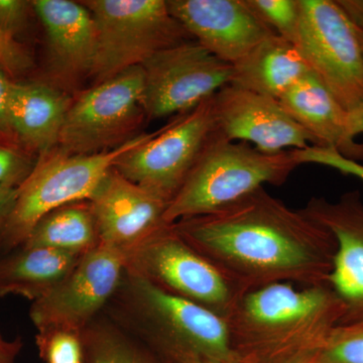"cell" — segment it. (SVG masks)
I'll use <instances>...</instances> for the list:
<instances>
[{"label":"cell","mask_w":363,"mask_h":363,"mask_svg":"<svg viewBox=\"0 0 363 363\" xmlns=\"http://www.w3.org/2000/svg\"><path fill=\"white\" fill-rule=\"evenodd\" d=\"M298 48L346 111L363 105V51L357 28L336 0H300Z\"/></svg>","instance_id":"9c48e42d"},{"label":"cell","mask_w":363,"mask_h":363,"mask_svg":"<svg viewBox=\"0 0 363 363\" xmlns=\"http://www.w3.org/2000/svg\"><path fill=\"white\" fill-rule=\"evenodd\" d=\"M152 133L136 135L121 147L100 154L73 156L57 150L40 157L18 187L16 203L0 234V247L13 252L21 247L45 215L72 203L89 201L117 160L149 140Z\"/></svg>","instance_id":"5b68a950"},{"label":"cell","mask_w":363,"mask_h":363,"mask_svg":"<svg viewBox=\"0 0 363 363\" xmlns=\"http://www.w3.org/2000/svg\"><path fill=\"white\" fill-rule=\"evenodd\" d=\"M294 363H328L322 359L319 354L312 355V357L303 358V359L298 360Z\"/></svg>","instance_id":"8d00e7d4"},{"label":"cell","mask_w":363,"mask_h":363,"mask_svg":"<svg viewBox=\"0 0 363 363\" xmlns=\"http://www.w3.org/2000/svg\"><path fill=\"white\" fill-rule=\"evenodd\" d=\"M145 117V73L142 66L133 67L98 83L72 102L58 150L86 156L116 149L135 138L131 133Z\"/></svg>","instance_id":"ba28073f"},{"label":"cell","mask_w":363,"mask_h":363,"mask_svg":"<svg viewBox=\"0 0 363 363\" xmlns=\"http://www.w3.org/2000/svg\"><path fill=\"white\" fill-rule=\"evenodd\" d=\"M99 245L89 201L72 203L43 217L20 247H43L83 255Z\"/></svg>","instance_id":"7402d4cb"},{"label":"cell","mask_w":363,"mask_h":363,"mask_svg":"<svg viewBox=\"0 0 363 363\" xmlns=\"http://www.w3.org/2000/svg\"><path fill=\"white\" fill-rule=\"evenodd\" d=\"M212 104L215 133L229 142L252 143L267 154L317 147L274 98L229 84L213 95Z\"/></svg>","instance_id":"4fadbf2b"},{"label":"cell","mask_w":363,"mask_h":363,"mask_svg":"<svg viewBox=\"0 0 363 363\" xmlns=\"http://www.w3.org/2000/svg\"><path fill=\"white\" fill-rule=\"evenodd\" d=\"M279 104L305 130L317 147H331L348 159H363V143L350 135V112L338 104L313 72L286 91Z\"/></svg>","instance_id":"ac0fdd59"},{"label":"cell","mask_w":363,"mask_h":363,"mask_svg":"<svg viewBox=\"0 0 363 363\" xmlns=\"http://www.w3.org/2000/svg\"><path fill=\"white\" fill-rule=\"evenodd\" d=\"M350 135L353 138L363 133V105L350 112Z\"/></svg>","instance_id":"d590c367"},{"label":"cell","mask_w":363,"mask_h":363,"mask_svg":"<svg viewBox=\"0 0 363 363\" xmlns=\"http://www.w3.org/2000/svg\"><path fill=\"white\" fill-rule=\"evenodd\" d=\"M164 355L174 363H241L238 359H212V358L198 357V355L185 352H169Z\"/></svg>","instance_id":"836d02e7"},{"label":"cell","mask_w":363,"mask_h":363,"mask_svg":"<svg viewBox=\"0 0 363 363\" xmlns=\"http://www.w3.org/2000/svg\"><path fill=\"white\" fill-rule=\"evenodd\" d=\"M71 101L63 93L40 83L11 81L7 117L13 138L40 157L52 152Z\"/></svg>","instance_id":"d6986e66"},{"label":"cell","mask_w":363,"mask_h":363,"mask_svg":"<svg viewBox=\"0 0 363 363\" xmlns=\"http://www.w3.org/2000/svg\"><path fill=\"white\" fill-rule=\"evenodd\" d=\"M168 6L193 40L231 65L276 35L247 0H169Z\"/></svg>","instance_id":"9a60e30c"},{"label":"cell","mask_w":363,"mask_h":363,"mask_svg":"<svg viewBox=\"0 0 363 363\" xmlns=\"http://www.w3.org/2000/svg\"><path fill=\"white\" fill-rule=\"evenodd\" d=\"M310 72L298 48L274 35L233 64L230 84L279 100Z\"/></svg>","instance_id":"ffe728a7"},{"label":"cell","mask_w":363,"mask_h":363,"mask_svg":"<svg viewBox=\"0 0 363 363\" xmlns=\"http://www.w3.org/2000/svg\"><path fill=\"white\" fill-rule=\"evenodd\" d=\"M95 21L97 49L91 76L104 82L142 66L156 52L193 40L164 0H85Z\"/></svg>","instance_id":"8992f818"},{"label":"cell","mask_w":363,"mask_h":363,"mask_svg":"<svg viewBox=\"0 0 363 363\" xmlns=\"http://www.w3.org/2000/svg\"><path fill=\"white\" fill-rule=\"evenodd\" d=\"M248 6L269 28L297 45L301 25L300 0H247Z\"/></svg>","instance_id":"cb8c5ba5"},{"label":"cell","mask_w":363,"mask_h":363,"mask_svg":"<svg viewBox=\"0 0 363 363\" xmlns=\"http://www.w3.org/2000/svg\"><path fill=\"white\" fill-rule=\"evenodd\" d=\"M18 194V187L0 186V234L4 230V224L13 210Z\"/></svg>","instance_id":"1f68e13d"},{"label":"cell","mask_w":363,"mask_h":363,"mask_svg":"<svg viewBox=\"0 0 363 363\" xmlns=\"http://www.w3.org/2000/svg\"><path fill=\"white\" fill-rule=\"evenodd\" d=\"M32 1L0 0V30L16 39L28 23Z\"/></svg>","instance_id":"f546056e"},{"label":"cell","mask_w":363,"mask_h":363,"mask_svg":"<svg viewBox=\"0 0 363 363\" xmlns=\"http://www.w3.org/2000/svg\"><path fill=\"white\" fill-rule=\"evenodd\" d=\"M37 345L45 363H83L84 350L80 334L67 331L38 333Z\"/></svg>","instance_id":"484cf974"},{"label":"cell","mask_w":363,"mask_h":363,"mask_svg":"<svg viewBox=\"0 0 363 363\" xmlns=\"http://www.w3.org/2000/svg\"><path fill=\"white\" fill-rule=\"evenodd\" d=\"M112 302H116L112 316L164 354L185 352L212 359H238L231 350L225 319L133 272L124 271Z\"/></svg>","instance_id":"3957f363"},{"label":"cell","mask_w":363,"mask_h":363,"mask_svg":"<svg viewBox=\"0 0 363 363\" xmlns=\"http://www.w3.org/2000/svg\"><path fill=\"white\" fill-rule=\"evenodd\" d=\"M173 225L240 292L279 283L328 285L336 253L333 235L264 187Z\"/></svg>","instance_id":"6da1fadb"},{"label":"cell","mask_w":363,"mask_h":363,"mask_svg":"<svg viewBox=\"0 0 363 363\" xmlns=\"http://www.w3.org/2000/svg\"><path fill=\"white\" fill-rule=\"evenodd\" d=\"M21 346L20 339L7 341L0 336V363H16Z\"/></svg>","instance_id":"e575fe53"},{"label":"cell","mask_w":363,"mask_h":363,"mask_svg":"<svg viewBox=\"0 0 363 363\" xmlns=\"http://www.w3.org/2000/svg\"><path fill=\"white\" fill-rule=\"evenodd\" d=\"M212 97L154 131L119 157L113 169L171 202L215 133Z\"/></svg>","instance_id":"30bf717a"},{"label":"cell","mask_w":363,"mask_h":363,"mask_svg":"<svg viewBox=\"0 0 363 363\" xmlns=\"http://www.w3.org/2000/svg\"><path fill=\"white\" fill-rule=\"evenodd\" d=\"M30 60L20 44L0 30V68L7 76L18 75L28 70Z\"/></svg>","instance_id":"f1b7e54d"},{"label":"cell","mask_w":363,"mask_h":363,"mask_svg":"<svg viewBox=\"0 0 363 363\" xmlns=\"http://www.w3.org/2000/svg\"><path fill=\"white\" fill-rule=\"evenodd\" d=\"M342 317L328 285L279 283L243 293L225 322L241 363H294L318 354Z\"/></svg>","instance_id":"7a4b0ae2"},{"label":"cell","mask_w":363,"mask_h":363,"mask_svg":"<svg viewBox=\"0 0 363 363\" xmlns=\"http://www.w3.org/2000/svg\"><path fill=\"white\" fill-rule=\"evenodd\" d=\"M35 167L20 150L0 143V186L20 187Z\"/></svg>","instance_id":"83f0119b"},{"label":"cell","mask_w":363,"mask_h":363,"mask_svg":"<svg viewBox=\"0 0 363 363\" xmlns=\"http://www.w3.org/2000/svg\"><path fill=\"white\" fill-rule=\"evenodd\" d=\"M323 226L336 241L328 286L343 308L342 324L363 322V200L359 191H348L336 201L313 197L301 209Z\"/></svg>","instance_id":"5bb4252c"},{"label":"cell","mask_w":363,"mask_h":363,"mask_svg":"<svg viewBox=\"0 0 363 363\" xmlns=\"http://www.w3.org/2000/svg\"><path fill=\"white\" fill-rule=\"evenodd\" d=\"M358 37H359L360 44H362V51H363V32L362 30H357Z\"/></svg>","instance_id":"74e56055"},{"label":"cell","mask_w":363,"mask_h":363,"mask_svg":"<svg viewBox=\"0 0 363 363\" xmlns=\"http://www.w3.org/2000/svg\"><path fill=\"white\" fill-rule=\"evenodd\" d=\"M357 30L363 32V0H336Z\"/></svg>","instance_id":"d6a6232c"},{"label":"cell","mask_w":363,"mask_h":363,"mask_svg":"<svg viewBox=\"0 0 363 363\" xmlns=\"http://www.w3.org/2000/svg\"><path fill=\"white\" fill-rule=\"evenodd\" d=\"M318 354L328 363H363V322L338 325Z\"/></svg>","instance_id":"d4e9b609"},{"label":"cell","mask_w":363,"mask_h":363,"mask_svg":"<svg viewBox=\"0 0 363 363\" xmlns=\"http://www.w3.org/2000/svg\"><path fill=\"white\" fill-rule=\"evenodd\" d=\"M150 118L187 113L230 84L233 65L195 40L167 48L143 64Z\"/></svg>","instance_id":"7c38bea8"},{"label":"cell","mask_w":363,"mask_h":363,"mask_svg":"<svg viewBox=\"0 0 363 363\" xmlns=\"http://www.w3.org/2000/svg\"><path fill=\"white\" fill-rule=\"evenodd\" d=\"M298 164H316L336 169L344 175L355 177L363 181V164L355 160L342 156L331 147H310L303 150H292Z\"/></svg>","instance_id":"4316f807"},{"label":"cell","mask_w":363,"mask_h":363,"mask_svg":"<svg viewBox=\"0 0 363 363\" xmlns=\"http://www.w3.org/2000/svg\"><path fill=\"white\" fill-rule=\"evenodd\" d=\"M11 82V79L7 78L6 74L0 68V136L6 138H13L7 117V101Z\"/></svg>","instance_id":"4dcf8cb0"},{"label":"cell","mask_w":363,"mask_h":363,"mask_svg":"<svg viewBox=\"0 0 363 363\" xmlns=\"http://www.w3.org/2000/svg\"><path fill=\"white\" fill-rule=\"evenodd\" d=\"M100 245L126 250L164 223L169 201L112 169L89 200Z\"/></svg>","instance_id":"2e32d148"},{"label":"cell","mask_w":363,"mask_h":363,"mask_svg":"<svg viewBox=\"0 0 363 363\" xmlns=\"http://www.w3.org/2000/svg\"><path fill=\"white\" fill-rule=\"evenodd\" d=\"M81 257L51 248H16L0 257V296H21L35 302L61 283Z\"/></svg>","instance_id":"44dd1931"},{"label":"cell","mask_w":363,"mask_h":363,"mask_svg":"<svg viewBox=\"0 0 363 363\" xmlns=\"http://www.w3.org/2000/svg\"><path fill=\"white\" fill-rule=\"evenodd\" d=\"M33 11L45 28L52 73L74 82L92 73L97 30L89 9L70 0H35Z\"/></svg>","instance_id":"e0dca14e"},{"label":"cell","mask_w":363,"mask_h":363,"mask_svg":"<svg viewBox=\"0 0 363 363\" xmlns=\"http://www.w3.org/2000/svg\"><path fill=\"white\" fill-rule=\"evenodd\" d=\"M124 252L126 271L223 319L243 294L189 245L173 224H161Z\"/></svg>","instance_id":"52a82bcc"},{"label":"cell","mask_w":363,"mask_h":363,"mask_svg":"<svg viewBox=\"0 0 363 363\" xmlns=\"http://www.w3.org/2000/svg\"><path fill=\"white\" fill-rule=\"evenodd\" d=\"M116 318L99 315L81 332L83 350L90 354V363H147L135 350Z\"/></svg>","instance_id":"603a6c76"},{"label":"cell","mask_w":363,"mask_h":363,"mask_svg":"<svg viewBox=\"0 0 363 363\" xmlns=\"http://www.w3.org/2000/svg\"><path fill=\"white\" fill-rule=\"evenodd\" d=\"M300 164L293 150L267 154L213 133L164 212V223L213 213L264 184L281 185Z\"/></svg>","instance_id":"277c9868"},{"label":"cell","mask_w":363,"mask_h":363,"mask_svg":"<svg viewBox=\"0 0 363 363\" xmlns=\"http://www.w3.org/2000/svg\"><path fill=\"white\" fill-rule=\"evenodd\" d=\"M125 271V252L98 245L82 255L61 283L30 310L38 333L81 334L114 298Z\"/></svg>","instance_id":"8fae6325"}]
</instances>
